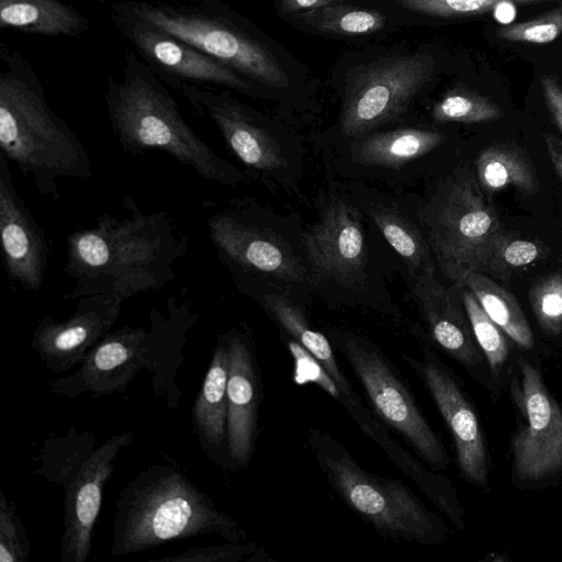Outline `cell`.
Segmentation results:
<instances>
[{
    "label": "cell",
    "mask_w": 562,
    "mask_h": 562,
    "mask_svg": "<svg viewBox=\"0 0 562 562\" xmlns=\"http://www.w3.org/2000/svg\"><path fill=\"white\" fill-rule=\"evenodd\" d=\"M31 554L26 528L13 502L0 492V562H27Z\"/></svg>",
    "instance_id": "836d02e7"
},
{
    "label": "cell",
    "mask_w": 562,
    "mask_h": 562,
    "mask_svg": "<svg viewBox=\"0 0 562 562\" xmlns=\"http://www.w3.org/2000/svg\"><path fill=\"white\" fill-rule=\"evenodd\" d=\"M0 237L8 278L23 290L38 291L45 280L49 244L16 190L5 156L0 153Z\"/></svg>",
    "instance_id": "ac0fdd59"
},
{
    "label": "cell",
    "mask_w": 562,
    "mask_h": 562,
    "mask_svg": "<svg viewBox=\"0 0 562 562\" xmlns=\"http://www.w3.org/2000/svg\"><path fill=\"white\" fill-rule=\"evenodd\" d=\"M562 34V5L531 20L501 26L496 36L508 42L547 44Z\"/></svg>",
    "instance_id": "d590c367"
},
{
    "label": "cell",
    "mask_w": 562,
    "mask_h": 562,
    "mask_svg": "<svg viewBox=\"0 0 562 562\" xmlns=\"http://www.w3.org/2000/svg\"><path fill=\"white\" fill-rule=\"evenodd\" d=\"M134 441V431L110 436L101 445L90 430L70 427L64 435L44 439L35 474L63 488L64 530L61 562H86L91 553L104 487L119 453Z\"/></svg>",
    "instance_id": "8992f818"
},
{
    "label": "cell",
    "mask_w": 562,
    "mask_h": 562,
    "mask_svg": "<svg viewBox=\"0 0 562 562\" xmlns=\"http://www.w3.org/2000/svg\"><path fill=\"white\" fill-rule=\"evenodd\" d=\"M341 0H279L280 8L285 13H297L316 10L326 5L340 3Z\"/></svg>",
    "instance_id": "ab89813d"
},
{
    "label": "cell",
    "mask_w": 562,
    "mask_h": 562,
    "mask_svg": "<svg viewBox=\"0 0 562 562\" xmlns=\"http://www.w3.org/2000/svg\"><path fill=\"white\" fill-rule=\"evenodd\" d=\"M413 293L437 344L464 366L480 360L461 288L446 285L436 271L413 277Z\"/></svg>",
    "instance_id": "603a6c76"
},
{
    "label": "cell",
    "mask_w": 562,
    "mask_h": 562,
    "mask_svg": "<svg viewBox=\"0 0 562 562\" xmlns=\"http://www.w3.org/2000/svg\"><path fill=\"white\" fill-rule=\"evenodd\" d=\"M227 446L234 465L246 467L252 456L257 429L258 376L247 334L227 331Z\"/></svg>",
    "instance_id": "7402d4cb"
},
{
    "label": "cell",
    "mask_w": 562,
    "mask_h": 562,
    "mask_svg": "<svg viewBox=\"0 0 562 562\" xmlns=\"http://www.w3.org/2000/svg\"><path fill=\"white\" fill-rule=\"evenodd\" d=\"M308 442L339 496L381 535L422 544L446 539L443 521L403 482L363 469L329 432L313 429Z\"/></svg>",
    "instance_id": "52a82bcc"
},
{
    "label": "cell",
    "mask_w": 562,
    "mask_h": 562,
    "mask_svg": "<svg viewBox=\"0 0 562 562\" xmlns=\"http://www.w3.org/2000/svg\"><path fill=\"white\" fill-rule=\"evenodd\" d=\"M416 218L436 267L450 284L463 286L472 272L503 281L498 255L509 234L469 166L441 178L420 203Z\"/></svg>",
    "instance_id": "5b68a950"
},
{
    "label": "cell",
    "mask_w": 562,
    "mask_h": 562,
    "mask_svg": "<svg viewBox=\"0 0 562 562\" xmlns=\"http://www.w3.org/2000/svg\"><path fill=\"white\" fill-rule=\"evenodd\" d=\"M532 312L540 327L552 336L562 333V271L549 273L529 291Z\"/></svg>",
    "instance_id": "d6a6232c"
},
{
    "label": "cell",
    "mask_w": 562,
    "mask_h": 562,
    "mask_svg": "<svg viewBox=\"0 0 562 562\" xmlns=\"http://www.w3.org/2000/svg\"><path fill=\"white\" fill-rule=\"evenodd\" d=\"M237 289L257 302L289 335L310 352L338 386L340 402L350 413L362 406L350 382L337 364L328 339L308 324L302 308L273 282L248 277L234 278Z\"/></svg>",
    "instance_id": "44dd1931"
},
{
    "label": "cell",
    "mask_w": 562,
    "mask_h": 562,
    "mask_svg": "<svg viewBox=\"0 0 562 562\" xmlns=\"http://www.w3.org/2000/svg\"><path fill=\"white\" fill-rule=\"evenodd\" d=\"M544 140L551 162L562 181V139L547 134Z\"/></svg>",
    "instance_id": "60d3db41"
},
{
    "label": "cell",
    "mask_w": 562,
    "mask_h": 562,
    "mask_svg": "<svg viewBox=\"0 0 562 562\" xmlns=\"http://www.w3.org/2000/svg\"><path fill=\"white\" fill-rule=\"evenodd\" d=\"M311 284L326 281L355 289L364 277L368 250L356 206L341 198H330L317 220L301 233Z\"/></svg>",
    "instance_id": "4fadbf2b"
},
{
    "label": "cell",
    "mask_w": 562,
    "mask_h": 562,
    "mask_svg": "<svg viewBox=\"0 0 562 562\" xmlns=\"http://www.w3.org/2000/svg\"><path fill=\"white\" fill-rule=\"evenodd\" d=\"M203 536L239 541L246 532L181 471L153 464L119 494L109 554L123 557Z\"/></svg>",
    "instance_id": "7a4b0ae2"
},
{
    "label": "cell",
    "mask_w": 562,
    "mask_h": 562,
    "mask_svg": "<svg viewBox=\"0 0 562 562\" xmlns=\"http://www.w3.org/2000/svg\"><path fill=\"white\" fill-rule=\"evenodd\" d=\"M201 5L180 0H128L112 7L190 44L244 77L273 88H288L290 78L262 44L233 22Z\"/></svg>",
    "instance_id": "ba28073f"
},
{
    "label": "cell",
    "mask_w": 562,
    "mask_h": 562,
    "mask_svg": "<svg viewBox=\"0 0 562 562\" xmlns=\"http://www.w3.org/2000/svg\"><path fill=\"white\" fill-rule=\"evenodd\" d=\"M300 19L318 32L337 35L374 33L386 22V16L379 11L340 3L303 12Z\"/></svg>",
    "instance_id": "f546056e"
},
{
    "label": "cell",
    "mask_w": 562,
    "mask_h": 562,
    "mask_svg": "<svg viewBox=\"0 0 562 562\" xmlns=\"http://www.w3.org/2000/svg\"><path fill=\"white\" fill-rule=\"evenodd\" d=\"M348 142V153L355 164L400 169L441 146L445 135L432 128L400 127L378 130Z\"/></svg>",
    "instance_id": "d4e9b609"
},
{
    "label": "cell",
    "mask_w": 562,
    "mask_h": 562,
    "mask_svg": "<svg viewBox=\"0 0 562 562\" xmlns=\"http://www.w3.org/2000/svg\"><path fill=\"white\" fill-rule=\"evenodd\" d=\"M463 286L473 293L486 314L517 345L525 349L533 347L535 341L529 323L519 302L509 291L481 272L470 273Z\"/></svg>",
    "instance_id": "f1b7e54d"
},
{
    "label": "cell",
    "mask_w": 562,
    "mask_h": 562,
    "mask_svg": "<svg viewBox=\"0 0 562 562\" xmlns=\"http://www.w3.org/2000/svg\"><path fill=\"white\" fill-rule=\"evenodd\" d=\"M205 226L217 260L232 278L311 284L306 260L272 228L260 210L243 200L204 201Z\"/></svg>",
    "instance_id": "9c48e42d"
},
{
    "label": "cell",
    "mask_w": 562,
    "mask_h": 562,
    "mask_svg": "<svg viewBox=\"0 0 562 562\" xmlns=\"http://www.w3.org/2000/svg\"><path fill=\"white\" fill-rule=\"evenodd\" d=\"M543 255V248L531 240L514 239L510 235L503 243L498 265L503 281L510 277V269L527 266Z\"/></svg>",
    "instance_id": "74e56055"
},
{
    "label": "cell",
    "mask_w": 562,
    "mask_h": 562,
    "mask_svg": "<svg viewBox=\"0 0 562 562\" xmlns=\"http://www.w3.org/2000/svg\"><path fill=\"white\" fill-rule=\"evenodd\" d=\"M123 210V217L105 213L94 226L67 236L64 272L75 283L64 300L100 293L127 300L176 278L173 265L188 250L187 236L167 212L145 213L131 195Z\"/></svg>",
    "instance_id": "6da1fadb"
},
{
    "label": "cell",
    "mask_w": 562,
    "mask_h": 562,
    "mask_svg": "<svg viewBox=\"0 0 562 562\" xmlns=\"http://www.w3.org/2000/svg\"><path fill=\"white\" fill-rule=\"evenodd\" d=\"M89 19L60 0H0V26L46 36H80Z\"/></svg>",
    "instance_id": "484cf974"
},
{
    "label": "cell",
    "mask_w": 562,
    "mask_h": 562,
    "mask_svg": "<svg viewBox=\"0 0 562 562\" xmlns=\"http://www.w3.org/2000/svg\"><path fill=\"white\" fill-rule=\"evenodd\" d=\"M1 59L7 69H0V153L42 195L58 199L59 178L91 179L90 155L48 105L27 64L3 47Z\"/></svg>",
    "instance_id": "3957f363"
},
{
    "label": "cell",
    "mask_w": 562,
    "mask_h": 562,
    "mask_svg": "<svg viewBox=\"0 0 562 562\" xmlns=\"http://www.w3.org/2000/svg\"><path fill=\"white\" fill-rule=\"evenodd\" d=\"M105 109L111 130L126 154L160 150L202 179L222 186L238 187L250 179L193 131L171 94L133 54H127L124 78L109 79Z\"/></svg>",
    "instance_id": "277c9868"
},
{
    "label": "cell",
    "mask_w": 562,
    "mask_h": 562,
    "mask_svg": "<svg viewBox=\"0 0 562 562\" xmlns=\"http://www.w3.org/2000/svg\"><path fill=\"white\" fill-rule=\"evenodd\" d=\"M331 337L363 385L375 414L401 434L429 467L445 469L449 459L440 438L380 350L351 334L338 331Z\"/></svg>",
    "instance_id": "7c38bea8"
},
{
    "label": "cell",
    "mask_w": 562,
    "mask_h": 562,
    "mask_svg": "<svg viewBox=\"0 0 562 562\" xmlns=\"http://www.w3.org/2000/svg\"><path fill=\"white\" fill-rule=\"evenodd\" d=\"M113 20L124 36L153 66L177 87L212 83L250 93L254 86L243 75L169 33L112 7Z\"/></svg>",
    "instance_id": "9a60e30c"
},
{
    "label": "cell",
    "mask_w": 562,
    "mask_h": 562,
    "mask_svg": "<svg viewBox=\"0 0 562 562\" xmlns=\"http://www.w3.org/2000/svg\"><path fill=\"white\" fill-rule=\"evenodd\" d=\"M167 313L153 308L150 327L146 334V369L151 372V387L156 398L173 409L178 407L181 389L177 382L184 361L183 349L189 331L201 317L200 310L187 300L170 296Z\"/></svg>",
    "instance_id": "ffe728a7"
},
{
    "label": "cell",
    "mask_w": 562,
    "mask_h": 562,
    "mask_svg": "<svg viewBox=\"0 0 562 562\" xmlns=\"http://www.w3.org/2000/svg\"><path fill=\"white\" fill-rule=\"evenodd\" d=\"M540 82L547 106L562 133V87L549 76L542 77Z\"/></svg>",
    "instance_id": "f35d334b"
},
{
    "label": "cell",
    "mask_w": 562,
    "mask_h": 562,
    "mask_svg": "<svg viewBox=\"0 0 562 562\" xmlns=\"http://www.w3.org/2000/svg\"><path fill=\"white\" fill-rule=\"evenodd\" d=\"M517 391L527 424L514 435V470L519 480L535 481L562 470V411L547 390L540 373L520 361Z\"/></svg>",
    "instance_id": "5bb4252c"
},
{
    "label": "cell",
    "mask_w": 562,
    "mask_h": 562,
    "mask_svg": "<svg viewBox=\"0 0 562 562\" xmlns=\"http://www.w3.org/2000/svg\"><path fill=\"white\" fill-rule=\"evenodd\" d=\"M406 9L438 18H465L485 13L501 3L528 4L554 0H395Z\"/></svg>",
    "instance_id": "e575fe53"
},
{
    "label": "cell",
    "mask_w": 562,
    "mask_h": 562,
    "mask_svg": "<svg viewBox=\"0 0 562 562\" xmlns=\"http://www.w3.org/2000/svg\"><path fill=\"white\" fill-rule=\"evenodd\" d=\"M423 360L405 357L429 391L453 437L463 475L475 485H488L486 450L477 417L463 392L429 350Z\"/></svg>",
    "instance_id": "d6986e66"
},
{
    "label": "cell",
    "mask_w": 562,
    "mask_h": 562,
    "mask_svg": "<svg viewBox=\"0 0 562 562\" xmlns=\"http://www.w3.org/2000/svg\"><path fill=\"white\" fill-rule=\"evenodd\" d=\"M461 296L475 341L484 352L492 372L497 375L509 355L504 331L469 289L461 286Z\"/></svg>",
    "instance_id": "4dcf8cb0"
},
{
    "label": "cell",
    "mask_w": 562,
    "mask_h": 562,
    "mask_svg": "<svg viewBox=\"0 0 562 562\" xmlns=\"http://www.w3.org/2000/svg\"><path fill=\"white\" fill-rule=\"evenodd\" d=\"M502 110L487 98L464 90L446 93L431 109V117L438 123H480L496 120Z\"/></svg>",
    "instance_id": "1f68e13d"
},
{
    "label": "cell",
    "mask_w": 562,
    "mask_h": 562,
    "mask_svg": "<svg viewBox=\"0 0 562 562\" xmlns=\"http://www.w3.org/2000/svg\"><path fill=\"white\" fill-rule=\"evenodd\" d=\"M195 109L207 116L222 134L229 150L245 166L249 178L297 190L302 171L301 153L251 109L226 92L181 83L176 87Z\"/></svg>",
    "instance_id": "30bf717a"
},
{
    "label": "cell",
    "mask_w": 562,
    "mask_h": 562,
    "mask_svg": "<svg viewBox=\"0 0 562 562\" xmlns=\"http://www.w3.org/2000/svg\"><path fill=\"white\" fill-rule=\"evenodd\" d=\"M258 547L254 542L228 541L223 544L194 547L189 550L151 559L157 562H239L252 555Z\"/></svg>",
    "instance_id": "8d00e7d4"
},
{
    "label": "cell",
    "mask_w": 562,
    "mask_h": 562,
    "mask_svg": "<svg viewBox=\"0 0 562 562\" xmlns=\"http://www.w3.org/2000/svg\"><path fill=\"white\" fill-rule=\"evenodd\" d=\"M228 371V338L224 333L216 337L209 368L191 409L193 432L201 449L221 467L233 465L227 446Z\"/></svg>",
    "instance_id": "cb8c5ba5"
},
{
    "label": "cell",
    "mask_w": 562,
    "mask_h": 562,
    "mask_svg": "<svg viewBox=\"0 0 562 562\" xmlns=\"http://www.w3.org/2000/svg\"><path fill=\"white\" fill-rule=\"evenodd\" d=\"M145 327L124 325L109 331L97 342L70 375L49 383L50 392L75 398L83 393L93 397L124 393L143 369H146Z\"/></svg>",
    "instance_id": "e0dca14e"
},
{
    "label": "cell",
    "mask_w": 562,
    "mask_h": 562,
    "mask_svg": "<svg viewBox=\"0 0 562 562\" xmlns=\"http://www.w3.org/2000/svg\"><path fill=\"white\" fill-rule=\"evenodd\" d=\"M474 165L476 180L485 192L492 193L510 186L524 194L538 191L539 180L530 159L514 144L484 148Z\"/></svg>",
    "instance_id": "83f0119b"
},
{
    "label": "cell",
    "mask_w": 562,
    "mask_h": 562,
    "mask_svg": "<svg viewBox=\"0 0 562 562\" xmlns=\"http://www.w3.org/2000/svg\"><path fill=\"white\" fill-rule=\"evenodd\" d=\"M367 212L390 246L406 265L412 278L437 267L419 225L397 206L371 203Z\"/></svg>",
    "instance_id": "4316f807"
},
{
    "label": "cell",
    "mask_w": 562,
    "mask_h": 562,
    "mask_svg": "<svg viewBox=\"0 0 562 562\" xmlns=\"http://www.w3.org/2000/svg\"><path fill=\"white\" fill-rule=\"evenodd\" d=\"M436 60L427 52L380 59L347 82L338 130L348 140L378 131L400 117L431 80Z\"/></svg>",
    "instance_id": "8fae6325"
},
{
    "label": "cell",
    "mask_w": 562,
    "mask_h": 562,
    "mask_svg": "<svg viewBox=\"0 0 562 562\" xmlns=\"http://www.w3.org/2000/svg\"><path fill=\"white\" fill-rule=\"evenodd\" d=\"M72 315L61 322L43 317L36 324L30 347L53 372H66L79 364L87 352L111 331L125 299L100 293L78 299Z\"/></svg>",
    "instance_id": "2e32d148"
}]
</instances>
